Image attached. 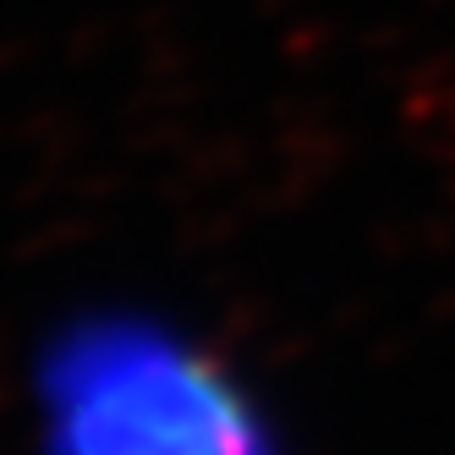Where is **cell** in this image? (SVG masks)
Instances as JSON below:
<instances>
[{"label":"cell","mask_w":455,"mask_h":455,"mask_svg":"<svg viewBox=\"0 0 455 455\" xmlns=\"http://www.w3.org/2000/svg\"><path fill=\"white\" fill-rule=\"evenodd\" d=\"M22 455H302L242 351L181 302L77 291L12 368Z\"/></svg>","instance_id":"1"}]
</instances>
